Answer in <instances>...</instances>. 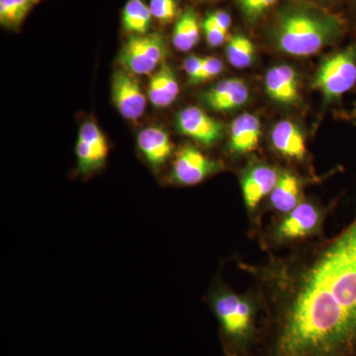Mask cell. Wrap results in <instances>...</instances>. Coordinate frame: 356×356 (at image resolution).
<instances>
[{
  "instance_id": "obj_1",
  "label": "cell",
  "mask_w": 356,
  "mask_h": 356,
  "mask_svg": "<svg viewBox=\"0 0 356 356\" xmlns=\"http://www.w3.org/2000/svg\"><path fill=\"white\" fill-rule=\"evenodd\" d=\"M238 267L261 305L252 356H356V216L332 238Z\"/></svg>"
},
{
  "instance_id": "obj_2",
  "label": "cell",
  "mask_w": 356,
  "mask_h": 356,
  "mask_svg": "<svg viewBox=\"0 0 356 356\" xmlns=\"http://www.w3.org/2000/svg\"><path fill=\"white\" fill-rule=\"evenodd\" d=\"M346 32L339 14L311 0H288L276 9L269 38L278 51L293 57H310L337 43Z\"/></svg>"
},
{
  "instance_id": "obj_3",
  "label": "cell",
  "mask_w": 356,
  "mask_h": 356,
  "mask_svg": "<svg viewBox=\"0 0 356 356\" xmlns=\"http://www.w3.org/2000/svg\"><path fill=\"white\" fill-rule=\"evenodd\" d=\"M219 277L210 286L207 303L218 322L222 355L252 356L259 337V299L252 288L238 292Z\"/></svg>"
},
{
  "instance_id": "obj_4",
  "label": "cell",
  "mask_w": 356,
  "mask_h": 356,
  "mask_svg": "<svg viewBox=\"0 0 356 356\" xmlns=\"http://www.w3.org/2000/svg\"><path fill=\"white\" fill-rule=\"evenodd\" d=\"M332 206L304 199L291 212L278 217L261 233L259 245L264 252L291 248L300 243L323 238L325 220Z\"/></svg>"
},
{
  "instance_id": "obj_5",
  "label": "cell",
  "mask_w": 356,
  "mask_h": 356,
  "mask_svg": "<svg viewBox=\"0 0 356 356\" xmlns=\"http://www.w3.org/2000/svg\"><path fill=\"white\" fill-rule=\"evenodd\" d=\"M356 83V43L332 54L318 69L313 88L327 102L339 99Z\"/></svg>"
},
{
  "instance_id": "obj_6",
  "label": "cell",
  "mask_w": 356,
  "mask_h": 356,
  "mask_svg": "<svg viewBox=\"0 0 356 356\" xmlns=\"http://www.w3.org/2000/svg\"><path fill=\"white\" fill-rule=\"evenodd\" d=\"M282 170L266 163H248L240 177L241 191L243 203L252 226V232L261 233V221L259 218V208L262 201L270 195L280 180Z\"/></svg>"
},
{
  "instance_id": "obj_7",
  "label": "cell",
  "mask_w": 356,
  "mask_h": 356,
  "mask_svg": "<svg viewBox=\"0 0 356 356\" xmlns=\"http://www.w3.org/2000/svg\"><path fill=\"white\" fill-rule=\"evenodd\" d=\"M165 56V43L159 34L132 35L119 57L122 67L134 74H151Z\"/></svg>"
},
{
  "instance_id": "obj_8",
  "label": "cell",
  "mask_w": 356,
  "mask_h": 356,
  "mask_svg": "<svg viewBox=\"0 0 356 356\" xmlns=\"http://www.w3.org/2000/svg\"><path fill=\"white\" fill-rule=\"evenodd\" d=\"M224 170L221 161L208 158L196 147L184 146L175 156L170 178L178 185L192 186Z\"/></svg>"
},
{
  "instance_id": "obj_9",
  "label": "cell",
  "mask_w": 356,
  "mask_h": 356,
  "mask_svg": "<svg viewBox=\"0 0 356 356\" xmlns=\"http://www.w3.org/2000/svg\"><path fill=\"white\" fill-rule=\"evenodd\" d=\"M177 126L182 135L206 147H212L224 135V125L221 122L215 120L204 110L196 106L186 107L182 110L177 115Z\"/></svg>"
},
{
  "instance_id": "obj_10",
  "label": "cell",
  "mask_w": 356,
  "mask_h": 356,
  "mask_svg": "<svg viewBox=\"0 0 356 356\" xmlns=\"http://www.w3.org/2000/svg\"><path fill=\"white\" fill-rule=\"evenodd\" d=\"M112 95L117 109L128 120H138L146 108V96L139 83L125 70H118L112 81Z\"/></svg>"
},
{
  "instance_id": "obj_11",
  "label": "cell",
  "mask_w": 356,
  "mask_h": 356,
  "mask_svg": "<svg viewBox=\"0 0 356 356\" xmlns=\"http://www.w3.org/2000/svg\"><path fill=\"white\" fill-rule=\"evenodd\" d=\"M248 97L247 83L240 79H225L202 95L206 106L222 113L241 108L248 102Z\"/></svg>"
},
{
  "instance_id": "obj_12",
  "label": "cell",
  "mask_w": 356,
  "mask_h": 356,
  "mask_svg": "<svg viewBox=\"0 0 356 356\" xmlns=\"http://www.w3.org/2000/svg\"><path fill=\"white\" fill-rule=\"evenodd\" d=\"M267 95L282 105H296L301 100L300 79L296 70L287 65L271 67L264 79Z\"/></svg>"
},
{
  "instance_id": "obj_13",
  "label": "cell",
  "mask_w": 356,
  "mask_h": 356,
  "mask_svg": "<svg viewBox=\"0 0 356 356\" xmlns=\"http://www.w3.org/2000/svg\"><path fill=\"white\" fill-rule=\"evenodd\" d=\"M267 198V209L278 217L286 215L304 200L303 182L290 170H282L277 184Z\"/></svg>"
},
{
  "instance_id": "obj_14",
  "label": "cell",
  "mask_w": 356,
  "mask_h": 356,
  "mask_svg": "<svg viewBox=\"0 0 356 356\" xmlns=\"http://www.w3.org/2000/svg\"><path fill=\"white\" fill-rule=\"evenodd\" d=\"M261 137V124L254 114H242L232 123L228 149L234 156L254 152Z\"/></svg>"
},
{
  "instance_id": "obj_15",
  "label": "cell",
  "mask_w": 356,
  "mask_h": 356,
  "mask_svg": "<svg viewBox=\"0 0 356 356\" xmlns=\"http://www.w3.org/2000/svg\"><path fill=\"white\" fill-rule=\"evenodd\" d=\"M271 143L275 151L284 158L302 161L306 158L305 137L296 124L282 120L274 126Z\"/></svg>"
},
{
  "instance_id": "obj_16",
  "label": "cell",
  "mask_w": 356,
  "mask_h": 356,
  "mask_svg": "<svg viewBox=\"0 0 356 356\" xmlns=\"http://www.w3.org/2000/svg\"><path fill=\"white\" fill-rule=\"evenodd\" d=\"M138 147L154 170L165 165L173 152V145L168 133L161 128H147L138 137Z\"/></svg>"
},
{
  "instance_id": "obj_17",
  "label": "cell",
  "mask_w": 356,
  "mask_h": 356,
  "mask_svg": "<svg viewBox=\"0 0 356 356\" xmlns=\"http://www.w3.org/2000/svg\"><path fill=\"white\" fill-rule=\"evenodd\" d=\"M179 86L172 67L163 64L151 77L149 83V102L159 108L170 106L177 99Z\"/></svg>"
},
{
  "instance_id": "obj_18",
  "label": "cell",
  "mask_w": 356,
  "mask_h": 356,
  "mask_svg": "<svg viewBox=\"0 0 356 356\" xmlns=\"http://www.w3.org/2000/svg\"><path fill=\"white\" fill-rule=\"evenodd\" d=\"M200 24L197 13L192 8H186L180 14L173 29L172 43L177 50H192L200 40Z\"/></svg>"
},
{
  "instance_id": "obj_19",
  "label": "cell",
  "mask_w": 356,
  "mask_h": 356,
  "mask_svg": "<svg viewBox=\"0 0 356 356\" xmlns=\"http://www.w3.org/2000/svg\"><path fill=\"white\" fill-rule=\"evenodd\" d=\"M152 16L149 7L143 0H129L123 11V27L133 35H145L149 29Z\"/></svg>"
},
{
  "instance_id": "obj_20",
  "label": "cell",
  "mask_w": 356,
  "mask_h": 356,
  "mask_svg": "<svg viewBox=\"0 0 356 356\" xmlns=\"http://www.w3.org/2000/svg\"><path fill=\"white\" fill-rule=\"evenodd\" d=\"M226 53L229 64L236 69H245L254 62L255 46L245 34L236 33L229 40Z\"/></svg>"
},
{
  "instance_id": "obj_21",
  "label": "cell",
  "mask_w": 356,
  "mask_h": 356,
  "mask_svg": "<svg viewBox=\"0 0 356 356\" xmlns=\"http://www.w3.org/2000/svg\"><path fill=\"white\" fill-rule=\"evenodd\" d=\"M33 6L34 0H0V23L8 29H18Z\"/></svg>"
},
{
  "instance_id": "obj_22",
  "label": "cell",
  "mask_w": 356,
  "mask_h": 356,
  "mask_svg": "<svg viewBox=\"0 0 356 356\" xmlns=\"http://www.w3.org/2000/svg\"><path fill=\"white\" fill-rule=\"evenodd\" d=\"M243 19L248 26H254L266 15L280 0H235Z\"/></svg>"
},
{
  "instance_id": "obj_23",
  "label": "cell",
  "mask_w": 356,
  "mask_h": 356,
  "mask_svg": "<svg viewBox=\"0 0 356 356\" xmlns=\"http://www.w3.org/2000/svg\"><path fill=\"white\" fill-rule=\"evenodd\" d=\"M76 154L77 170L83 175H91L99 170L106 161V159L103 158L92 147L81 140H77Z\"/></svg>"
},
{
  "instance_id": "obj_24",
  "label": "cell",
  "mask_w": 356,
  "mask_h": 356,
  "mask_svg": "<svg viewBox=\"0 0 356 356\" xmlns=\"http://www.w3.org/2000/svg\"><path fill=\"white\" fill-rule=\"evenodd\" d=\"M79 140H83L88 146L92 147L103 158L106 159L108 156V145H107L106 139L93 122H86L81 125Z\"/></svg>"
},
{
  "instance_id": "obj_25",
  "label": "cell",
  "mask_w": 356,
  "mask_h": 356,
  "mask_svg": "<svg viewBox=\"0 0 356 356\" xmlns=\"http://www.w3.org/2000/svg\"><path fill=\"white\" fill-rule=\"evenodd\" d=\"M149 7L152 16L161 23L172 22L177 17V0H151Z\"/></svg>"
},
{
  "instance_id": "obj_26",
  "label": "cell",
  "mask_w": 356,
  "mask_h": 356,
  "mask_svg": "<svg viewBox=\"0 0 356 356\" xmlns=\"http://www.w3.org/2000/svg\"><path fill=\"white\" fill-rule=\"evenodd\" d=\"M222 69H224V65H222V62L219 58L214 57L204 58L200 72L191 84L206 83V81H210L211 79L219 76L222 72Z\"/></svg>"
},
{
  "instance_id": "obj_27",
  "label": "cell",
  "mask_w": 356,
  "mask_h": 356,
  "mask_svg": "<svg viewBox=\"0 0 356 356\" xmlns=\"http://www.w3.org/2000/svg\"><path fill=\"white\" fill-rule=\"evenodd\" d=\"M204 33H205L207 43L211 47H219L226 41L228 32L224 31L212 20L209 15L204 19L202 23Z\"/></svg>"
},
{
  "instance_id": "obj_28",
  "label": "cell",
  "mask_w": 356,
  "mask_h": 356,
  "mask_svg": "<svg viewBox=\"0 0 356 356\" xmlns=\"http://www.w3.org/2000/svg\"><path fill=\"white\" fill-rule=\"evenodd\" d=\"M204 58L198 57V56H191L186 58L184 62V70L188 76L189 83H192L194 79L198 76L200 72L201 67H202Z\"/></svg>"
},
{
  "instance_id": "obj_29",
  "label": "cell",
  "mask_w": 356,
  "mask_h": 356,
  "mask_svg": "<svg viewBox=\"0 0 356 356\" xmlns=\"http://www.w3.org/2000/svg\"><path fill=\"white\" fill-rule=\"evenodd\" d=\"M212 20L224 31L229 32L232 24V18L228 13L224 10H216L208 14Z\"/></svg>"
},
{
  "instance_id": "obj_30",
  "label": "cell",
  "mask_w": 356,
  "mask_h": 356,
  "mask_svg": "<svg viewBox=\"0 0 356 356\" xmlns=\"http://www.w3.org/2000/svg\"><path fill=\"white\" fill-rule=\"evenodd\" d=\"M311 1L315 2V3L320 4V6L325 7L332 6V4H336L337 2L341 1V0H311Z\"/></svg>"
},
{
  "instance_id": "obj_31",
  "label": "cell",
  "mask_w": 356,
  "mask_h": 356,
  "mask_svg": "<svg viewBox=\"0 0 356 356\" xmlns=\"http://www.w3.org/2000/svg\"><path fill=\"white\" fill-rule=\"evenodd\" d=\"M351 18L356 28V0H350Z\"/></svg>"
},
{
  "instance_id": "obj_32",
  "label": "cell",
  "mask_w": 356,
  "mask_h": 356,
  "mask_svg": "<svg viewBox=\"0 0 356 356\" xmlns=\"http://www.w3.org/2000/svg\"><path fill=\"white\" fill-rule=\"evenodd\" d=\"M351 116H353V120L356 121V100L355 102V106H353V112H351Z\"/></svg>"
},
{
  "instance_id": "obj_33",
  "label": "cell",
  "mask_w": 356,
  "mask_h": 356,
  "mask_svg": "<svg viewBox=\"0 0 356 356\" xmlns=\"http://www.w3.org/2000/svg\"><path fill=\"white\" fill-rule=\"evenodd\" d=\"M39 1H40V0H34V3L35 4L38 3Z\"/></svg>"
},
{
  "instance_id": "obj_34",
  "label": "cell",
  "mask_w": 356,
  "mask_h": 356,
  "mask_svg": "<svg viewBox=\"0 0 356 356\" xmlns=\"http://www.w3.org/2000/svg\"><path fill=\"white\" fill-rule=\"evenodd\" d=\"M202 1H205V0H202Z\"/></svg>"
}]
</instances>
